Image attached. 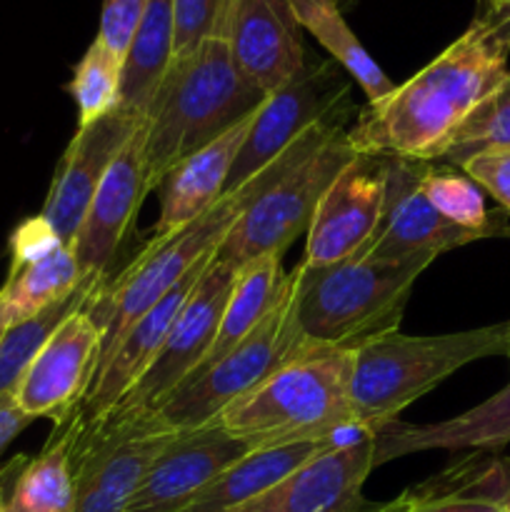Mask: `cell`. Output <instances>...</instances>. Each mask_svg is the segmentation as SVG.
Listing matches in <instances>:
<instances>
[{
  "label": "cell",
  "mask_w": 510,
  "mask_h": 512,
  "mask_svg": "<svg viewBox=\"0 0 510 512\" xmlns=\"http://www.w3.org/2000/svg\"><path fill=\"white\" fill-rule=\"evenodd\" d=\"M510 58V0L478 18L423 70L358 110L355 153L438 163L450 135L503 83Z\"/></svg>",
  "instance_id": "cell-1"
},
{
  "label": "cell",
  "mask_w": 510,
  "mask_h": 512,
  "mask_svg": "<svg viewBox=\"0 0 510 512\" xmlns=\"http://www.w3.org/2000/svg\"><path fill=\"white\" fill-rule=\"evenodd\" d=\"M350 380L353 350L305 343L293 360L225 408L215 423L250 450L340 440L363 430Z\"/></svg>",
  "instance_id": "cell-2"
},
{
  "label": "cell",
  "mask_w": 510,
  "mask_h": 512,
  "mask_svg": "<svg viewBox=\"0 0 510 512\" xmlns=\"http://www.w3.org/2000/svg\"><path fill=\"white\" fill-rule=\"evenodd\" d=\"M265 95L240 75L223 35L173 58L145 110L150 188L185 155L213 143L260 108Z\"/></svg>",
  "instance_id": "cell-3"
},
{
  "label": "cell",
  "mask_w": 510,
  "mask_h": 512,
  "mask_svg": "<svg viewBox=\"0 0 510 512\" xmlns=\"http://www.w3.org/2000/svg\"><path fill=\"white\" fill-rule=\"evenodd\" d=\"M355 155L343 120L305 130L285 153L263 168L258 198L228 230L215 250V260L240 268L260 255H283L295 238L308 233L323 193Z\"/></svg>",
  "instance_id": "cell-4"
},
{
  "label": "cell",
  "mask_w": 510,
  "mask_h": 512,
  "mask_svg": "<svg viewBox=\"0 0 510 512\" xmlns=\"http://www.w3.org/2000/svg\"><path fill=\"white\" fill-rule=\"evenodd\" d=\"M508 323L448 335H403L400 330L353 350V393L360 428L378 430L425 393L475 360L505 355Z\"/></svg>",
  "instance_id": "cell-5"
},
{
  "label": "cell",
  "mask_w": 510,
  "mask_h": 512,
  "mask_svg": "<svg viewBox=\"0 0 510 512\" xmlns=\"http://www.w3.org/2000/svg\"><path fill=\"white\" fill-rule=\"evenodd\" d=\"M428 263L350 258L328 268L295 265L298 325L308 345L355 350L395 333L415 280Z\"/></svg>",
  "instance_id": "cell-6"
},
{
  "label": "cell",
  "mask_w": 510,
  "mask_h": 512,
  "mask_svg": "<svg viewBox=\"0 0 510 512\" xmlns=\"http://www.w3.org/2000/svg\"><path fill=\"white\" fill-rule=\"evenodd\" d=\"M263 188V170L233 193H225L208 213L193 223L155 235L148 248L113 280L100 283L85 303V313L103 330L100 360L110 353L120 335L170 290L183 283L200 263L213 258L228 230Z\"/></svg>",
  "instance_id": "cell-7"
},
{
  "label": "cell",
  "mask_w": 510,
  "mask_h": 512,
  "mask_svg": "<svg viewBox=\"0 0 510 512\" xmlns=\"http://www.w3.org/2000/svg\"><path fill=\"white\" fill-rule=\"evenodd\" d=\"M295 310H298V275L290 270L288 288L280 303L243 343L235 345L203 373L178 385L153 413L138 420H145L163 433H180V430L215 423L225 408L260 388L275 370L283 368L303 350L305 338L300 333Z\"/></svg>",
  "instance_id": "cell-8"
},
{
  "label": "cell",
  "mask_w": 510,
  "mask_h": 512,
  "mask_svg": "<svg viewBox=\"0 0 510 512\" xmlns=\"http://www.w3.org/2000/svg\"><path fill=\"white\" fill-rule=\"evenodd\" d=\"M348 93L350 80L343 68L335 60H320L305 63L295 78L265 95L240 145L225 193H233L268 168L313 125L343 120L340 108L348 103Z\"/></svg>",
  "instance_id": "cell-9"
},
{
  "label": "cell",
  "mask_w": 510,
  "mask_h": 512,
  "mask_svg": "<svg viewBox=\"0 0 510 512\" xmlns=\"http://www.w3.org/2000/svg\"><path fill=\"white\" fill-rule=\"evenodd\" d=\"M238 268L220 260H210L193 293L185 300L183 310L170 325L158 355L145 370L143 378L133 385L118 408L103 420H138L153 413L178 385H183L195 373L218 333L220 315ZM100 423V420H98Z\"/></svg>",
  "instance_id": "cell-10"
},
{
  "label": "cell",
  "mask_w": 510,
  "mask_h": 512,
  "mask_svg": "<svg viewBox=\"0 0 510 512\" xmlns=\"http://www.w3.org/2000/svg\"><path fill=\"white\" fill-rule=\"evenodd\" d=\"M173 433L145 420H100L85 423L73 453V512H125Z\"/></svg>",
  "instance_id": "cell-11"
},
{
  "label": "cell",
  "mask_w": 510,
  "mask_h": 512,
  "mask_svg": "<svg viewBox=\"0 0 510 512\" xmlns=\"http://www.w3.org/2000/svg\"><path fill=\"white\" fill-rule=\"evenodd\" d=\"M385 158V203L373 238L360 258L385 263H433L438 255L460 245L483 240L478 233L448 223L420 190V178L428 160Z\"/></svg>",
  "instance_id": "cell-12"
},
{
  "label": "cell",
  "mask_w": 510,
  "mask_h": 512,
  "mask_svg": "<svg viewBox=\"0 0 510 512\" xmlns=\"http://www.w3.org/2000/svg\"><path fill=\"white\" fill-rule=\"evenodd\" d=\"M385 203V158L358 153L328 185L305 233L308 268L360 258L373 238Z\"/></svg>",
  "instance_id": "cell-13"
},
{
  "label": "cell",
  "mask_w": 510,
  "mask_h": 512,
  "mask_svg": "<svg viewBox=\"0 0 510 512\" xmlns=\"http://www.w3.org/2000/svg\"><path fill=\"white\" fill-rule=\"evenodd\" d=\"M373 468L375 435L358 430L233 512H385V503L363 498Z\"/></svg>",
  "instance_id": "cell-14"
},
{
  "label": "cell",
  "mask_w": 510,
  "mask_h": 512,
  "mask_svg": "<svg viewBox=\"0 0 510 512\" xmlns=\"http://www.w3.org/2000/svg\"><path fill=\"white\" fill-rule=\"evenodd\" d=\"M100 350L103 330L83 305L53 330L15 385L13 398L18 408L28 418H53L55 423L73 415L93 383Z\"/></svg>",
  "instance_id": "cell-15"
},
{
  "label": "cell",
  "mask_w": 510,
  "mask_h": 512,
  "mask_svg": "<svg viewBox=\"0 0 510 512\" xmlns=\"http://www.w3.org/2000/svg\"><path fill=\"white\" fill-rule=\"evenodd\" d=\"M148 158H145V118L138 125L118 158L100 180L90 200L78 235L73 238L75 258L85 278L105 280L108 265L128 238V230L138 215L143 198L150 193Z\"/></svg>",
  "instance_id": "cell-16"
},
{
  "label": "cell",
  "mask_w": 510,
  "mask_h": 512,
  "mask_svg": "<svg viewBox=\"0 0 510 512\" xmlns=\"http://www.w3.org/2000/svg\"><path fill=\"white\" fill-rule=\"evenodd\" d=\"M288 0H230L223 38L245 80L270 95L305 68V43Z\"/></svg>",
  "instance_id": "cell-17"
},
{
  "label": "cell",
  "mask_w": 510,
  "mask_h": 512,
  "mask_svg": "<svg viewBox=\"0 0 510 512\" xmlns=\"http://www.w3.org/2000/svg\"><path fill=\"white\" fill-rule=\"evenodd\" d=\"M253 450L218 423L180 430L150 463L125 512H178Z\"/></svg>",
  "instance_id": "cell-18"
},
{
  "label": "cell",
  "mask_w": 510,
  "mask_h": 512,
  "mask_svg": "<svg viewBox=\"0 0 510 512\" xmlns=\"http://www.w3.org/2000/svg\"><path fill=\"white\" fill-rule=\"evenodd\" d=\"M140 123H143V115L118 108L95 123L78 125L73 140L55 168L53 183H50L48 198H45L43 213H40L53 225L65 245L73 243V238L78 235L85 210H88L100 180L105 178L113 160L118 158L123 145L128 143Z\"/></svg>",
  "instance_id": "cell-19"
},
{
  "label": "cell",
  "mask_w": 510,
  "mask_h": 512,
  "mask_svg": "<svg viewBox=\"0 0 510 512\" xmlns=\"http://www.w3.org/2000/svg\"><path fill=\"white\" fill-rule=\"evenodd\" d=\"M213 258L200 263L198 268H195L183 283L175 285L158 305H153L148 313L140 315V318L120 335V340L110 348V353L100 360L93 383H90L88 393H85L83 403H80V415H83L85 423H98V420L108 418V415L118 408L120 400L133 390V385L143 378L145 370L150 368V363H153L155 355H158L170 325L178 318L185 300L190 298L195 283H198L200 275H203V270L208 268V263Z\"/></svg>",
  "instance_id": "cell-20"
},
{
  "label": "cell",
  "mask_w": 510,
  "mask_h": 512,
  "mask_svg": "<svg viewBox=\"0 0 510 512\" xmlns=\"http://www.w3.org/2000/svg\"><path fill=\"white\" fill-rule=\"evenodd\" d=\"M373 435L375 468L423 450H498L510 443V383L455 418L428 425L390 420Z\"/></svg>",
  "instance_id": "cell-21"
},
{
  "label": "cell",
  "mask_w": 510,
  "mask_h": 512,
  "mask_svg": "<svg viewBox=\"0 0 510 512\" xmlns=\"http://www.w3.org/2000/svg\"><path fill=\"white\" fill-rule=\"evenodd\" d=\"M253 115L215 138L213 143L185 155L158 180L155 188H158L160 198V218L155 223V235L173 233V230L193 223L223 198L230 170H233L240 145L248 135Z\"/></svg>",
  "instance_id": "cell-22"
},
{
  "label": "cell",
  "mask_w": 510,
  "mask_h": 512,
  "mask_svg": "<svg viewBox=\"0 0 510 512\" xmlns=\"http://www.w3.org/2000/svg\"><path fill=\"white\" fill-rule=\"evenodd\" d=\"M358 433V430H355ZM348 438V435H345ZM343 440V438H340ZM340 440H325V443H295V445H280V448H265L253 450L238 463L230 465L225 473L210 485H205L183 510L178 512H233L243 508L250 500L260 498L283 483L288 475H293L300 465L313 460L330 445L340 443Z\"/></svg>",
  "instance_id": "cell-23"
},
{
  "label": "cell",
  "mask_w": 510,
  "mask_h": 512,
  "mask_svg": "<svg viewBox=\"0 0 510 512\" xmlns=\"http://www.w3.org/2000/svg\"><path fill=\"white\" fill-rule=\"evenodd\" d=\"M58 425V433H53L48 445L15 473L5 512H73V453L83 430L80 408Z\"/></svg>",
  "instance_id": "cell-24"
},
{
  "label": "cell",
  "mask_w": 510,
  "mask_h": 512,
  "mask_svg": "<svg viewBox=\"0 0 510 512\" xmlns=\"http://www.w3.org/2000/svg\"><path fill=\"white\" fill-rule=\"evenodd\" d=\"M285 288H288V273L283 270V255H260V258L240 265L228 300H225L223 315H220L218 333L193 375L203 373L205 368L218 363L225 353H230L235 345L243 343L280 303Z\"/></svg>",
  "instance_id": "cell-25"
},
{
  "label": "cell",
  "mask_w": 510,
  "mask_h": 512,
  "mask_svg": "<svg viewBox=\"0 0 510 512\" xmlns=\"http://www.w3.org/2000/svg\"><path fill=\"white\" fill-rule=\"evenodd\" d=\"M173 63V0H150L123 58L120 108L143 115Z\"/></svg>",
  "instance_id": "cell-26"
},
{
  "label": "cell",
  "mask_w": 510,
  "mask_h": 512,
  "mask_svg": "<svg viewBox=\"0 0 510 512\" xmlns=\"http://www.w3.org/2000/svg\"><path fill=\"white\" fill-rule=\"evenodd\" d=\"M288 3L300 28L308 30L328 50L330 60H335L348 73V78L363 88L368 103L385 98L395 88L345 23L340 0H288Z\"/></svg>",
  "instance_id": "cell-27"
},
{
  "label": "cell",
  "mask_w": 510,
  "mask_h": 512,
  "mask_svg": "<svg viewBox=\"0 0 510 512\" xmlns=\"http://www.w3.org/2000/svg\"><path fill=\"white\" fill-rule=\"evenodd\" d=\"M85 280L88 278L80 273L73 248L60 245L45 258L10 270L8 280L0 288V305L8 313L10 325L20 323L70 298Z\"/></svg>",
  "instance_id": "cell-28"
},
{
  "label": "cell",
  "mask_w": 510,
  "mask_h": 512,
  "mask_svg": "<svg viewBox=\"0 0 510 512\" xmlns=\"http://www.w3.org/2000/svg\"><path fill=\"white\" fill-rule=\"evenodd\" d=\"M420 190L428 203L443 215L448 223L478 233L480 238L510 233L503 215H495L485 208L483 190L468 178L460 168L448 163H425Z\"/></svg>",
  "instance_id": "cell-29"
},
{
  "label": "cell",
  "mask_w": 510,
  "mask_h": 512,
  "mask_svg": "<svg viewBox=\"0 0 510 512\" xmlns=\"http://www.w3.org/2000/svg\"><path fill=\"white\" fill-rule=\"evenodd\" d=\"M100 283H103V280L88 278L73 295H70V298L50 305V308L33 315V318L8 325V330H5L3 338H0V395L13 393L15 385L20 383V378H23L25 370H28V365L33 363V358L45 345V340L53 335V330L58 328L70 313H75V310H80L88 303V298L93 295V290L98 288Z\"/></svg>",
  "instance_id": "cell-30"
},
{
  "label": "cell",
  "mask_w": 510,
  "mask_h": 512,
  "mask_svg": "<svg viewBox=\"0 0 510 512\" xmlns=\"http://www.w3.org/2000/svg\"><path fill=\"white\" fill-rule=\"evenodd\" d=\"M123 58L105 48L98 38L90 43L73 70L68 93L78 105V125L95 123L120 108Z\"/></svg>",
  "instance_id": "cell-31"
},
{
  "label": "cell",
  "mask_w": 510,
  "mask_h": 512,
  "mask_svg": "<svg viewBox=\"0 0 510 512\" xmlns=\"http://www.w3.org/2000/svg\"><path fill=\"white\" fill-rule=\"evenodd\" d=\"M510 145V70L503 83L460 123L445 143L440 160L458 168L465 158L485 148Z\"/></svg>",
  "instance_id": "cell-32"
},
{
  "label": "cell",
  "mask_w": 510,
  "mask_h": 512,
  "mask_svg": "<svg viewBox=\"0 0 510 512\" xmlns=\"http://www.w3.org/2000/svg\"><path fill=\"white\" fill-rule=\"evenodd\" d=\"M230 0H173V58L223 35Z\"/></svg>",
  "instance_id": "cell-33"
},
{
  "label": "cell",
  "mask_w": 510,
  "mask_h": 512,
  "mask_svg": "<svg viewBox=\"0 0 510 512\" xmlns=\"http://www.w3.org/2000/svg\"><path fill=\"white\" fill-rule=\"evenodd\" d=\"M480 190L493 195L500 208L510 213V145L485 148L458 165Z\"/></svg>",
  "instance_id": "cell-34"
},
{
  "label": "cell",
  "mask_w": 510,
  "mask_h": 512,
  "mask_svg": "<svg viewBox=\"0 0 510 512\" xmlns=\"http://www.w3.org/2000/svg\"><path fill=\"white\" fill-rule=\"evenodd\" d=\"M150 0H103V13H100V28L95 38L113 50L115 55L125 58L133 35L138 33L140 23L145 18Z\"/></svg>",
  "instance_id": "cell-35"
},
{
  "label": "cell",
  "mask_w": 510,
  "mask_h": 512,
  "mask_svg": "<svg viewBox=\"0 0 510 512\" xmlns=\"http://www.w3.org/2000/svg\"><path fill=\"white\" fill-rule=\"evenodd\" d=\"M60 245L65 243L58 238L53 225L43 215L28 218L15 228L13 238H10V270L23 268V265L45 258L53 250H58Z\"/></svg>",
  "instance_id": "cell-36"
},
{
  "label": "cell",
  "mask_w": 510,
  "mask_h": 512,
  "mask_svg": "<svg viewBox=\"0 0 510 512\" xmlns=\"http://www.w3.org/2000/svg\"><path fill=\"white\" fill-rule=\"evenodd\" d=\"M498 508L500 505L483 503V500H463L425 493L418 485H413L403 495L385 503V512H495Z\"/></svg>",
  "instance_id": "cell-37"
},
{
  "label": "cell",
  "mask_w": 510,
  "mask_h": 512,
  "mask_svg": "<svg viewBox=\"0 0 510 512\" xmlns=\"http://www.w3.org/2000/svg\"><path fill=\"white\" fill-rule=\"evenodd\" d=\"M30 423H33V418H28V415L18 408L13 393L0 395V455L5 453V448H8Z\"/></svg>",
  "instance_id": "cell-38"
},
{
  "label": "cell",
  "mask_w": 510,
  "mask_h": 512,
  "mask_svg": "<svg viewBox=\"0 0 510 512\" xmlns=\"http://www.w3.org/2000/svg\"><path fill=\"white\" fill-rule=\"evenodd\" d=\"M13 465H15V460L8 465V468L3 470V473H0V512H5V498H8V493H5V478H8V475H10Z\"/></svg>",
  "instance_id": "cell-39"
},
{
  "label": "cell",
  "mask_w": 510,
  "mask_h": 512,
  "mask_svg": "<svg viewBox=\"0 0 510 512\" xmlns=\"http://www.w3.org/2000/svg\"><path fill=\"white\" fill-rule=\"evenodd\" d=\"M8 325H10L8 313H5L3 305H0V338H3V333H5V330H8Z\"/></svg>",
  "instance_id": "cell-40"
},
{
  "label": "cell",
  "mask_w": 510,
  "mask_h": 512,
  "mask_svg": "<svg viewBox=\"0 0 510 512\" xmlns=\"http://www.w3.org/2000/svg\"><path fill=\"white\" fill-rule=\"evenodd\" d=\"M498 3H503V0H480V10L493 8V5H498Z\"/></svg>",
  "instance_id": "cell-41"
},
{
  "label": "cell",
  "mask_w": 510,
  "mask_h": 512,
  "mask_svg": "<svg viewBox=\"0 0 510 512\" xmlns=\"http://www.w3.org/2000/svg\"><path fill=\"white\" fill-rule=\"evenodd\" d=\"M340 3H343V8H350V5H353L355 0H340Z\"/></svg>",
  "instance_id": "cell-42"
},
{
  "label": "cell",
  "mask_w": 510,
  "mask_h": 512,
  "mask_svg": "<svg viewBox=\"0 0 510 512\" xmlns=\"http://www.w3.org/2000/svg\"><path fill=\"white\" fill-rule=\"evenodd\" d=\"M505 358L510 360V333H508V348H505Z\"/></svg>",
  "instance_id": "cell-43"
},
{
  "label": "cell",
  "mask_w": 510,
  "mask_h": 512,
  "mask_svg": "<svg viewBox=\"0 0 510 512\" xmlns=\"http://www.w3.org/2000/svg\"><path fill=\"white\" fill-rule=\"evenodd\" d=\"M495 512H510V510H508V505H500V508L495 510Z\"/></svg>",
  "instance_id": "cell-44"
},
{
  "label": "cell",
  "mask_w": 510,
  "mask_h": 512,
  "mask_svg": "<svg viewBox=\"0 0 510 512\" xmlns=\"http://www.w3.org/2000/svg\"><path fill=\"white\" fill-rule=\"evenodd\" d=\"M508 510H510V503H508Z\"/></svg>",
  "instance_id": "cell-45"
}]
</instances>
